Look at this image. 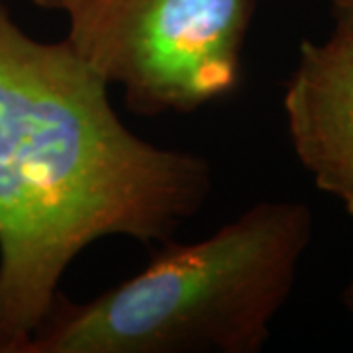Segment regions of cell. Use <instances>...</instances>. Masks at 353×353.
<instances>
[{
  "instance_id": "3957f363",
  "label": "cell",
  "mask_w": 353,
  "mask_h": 353,
  "mask_svg": "<svg viewBox=\"0 0 353 353\" xmlns=\"http://www.w3.org/2000/svg\"><path fill=\"white\" fill-rule=\"evenodd\" d=\"M257 0H88L67 41L139 116L189 114L232 94Z\"/></svg>"
},
{
  "instance_id": "5b68a950",
  "label": "cell",
  "mask_w": 353,
  "mask_h": 353,
  "mask_svg": "<svg viewBox=\"0 0 353 353\" xmlns=\"http://www.w3.org/2000/svg\"><path fill=\"white\" fill-rule=\"evenodd\" d=\"M334 26L353 30V0H332Z\"/></svg>"
},
{
  "instance_id": "277c9868",
  "label": "cell",
  "mask_w": 353,
  "mask_h": 353,
  "mask_svg": "<svg viewBox=\"0 0 353 353\" xmlns=\"http://www.w3.org/2000/svg\"><path fill=\"white\" fill-rule=\"evenodd\" d=\"M290 145L316 187L353 218V30L304 39L283 94Z\"/></svg>"
},
{
  "instance_id": "6da1fadb",
  "label": "cell",
  "mask_w": 353,
  "mask_h": 353,
  "mask_svg": "<svg viewBox=\"0 0 353 353\" xmlns=\"http://www.w3.org/2000/svg\"><path fill=\"white\" fill-rule=\"evenodd\" d=\"M108 87L0 0V353L26 352L90 243H165L212 192L210 163L136 136Z\"/></svg>"
},
{
  "instance_id": "7a4b0ae2",
  "label": "cell",
  "mask_w": 353,
  "mask_h": 353,
  "mask_svg": "<svg viewBox=\"0 0 353 353\" xmlns=\"http://www.w3.org/2000/svg\"><path fill=\"white\" fill-rule=\"evenodd\" d=\"M296 201L250 206L194 243H171L87 303L59 292L24 353H259L312 240Z\"/></svg>"
},
{
  "instance_id": "8992f818",
  "label": "cell",
  "mask_w": 353,
  "mask_h": 353,
  "mask_svg": "<svg viewBox=\"0 0 353 353\" xmlns=\"http://www.w3.org/2000/svg\"><path fill=\"white\" fill-rule=\"evenodd\" d=\"M34 2L39 8H46V10H59V12H65L67 16L73 14L75 10H79L85 2L88 0H30Z\"/></svg>"
},
{
  "instance_id": "52a82bcc",
  "label": "cell",
  "mask_w": 353,
  "mask_h": 353,
  "mask_svg": "<svg viewBox=\"0 0 353 353\" xmlns=\"http://www.w3.org/2000/svg\"><path fill=\"white\" fill-rule=\"evenodd\" d=\"M341 303L345 306V310L350 312V316L353 318V279L345 285V289L341 292Z\"/></svg>"
}]
</instances>
